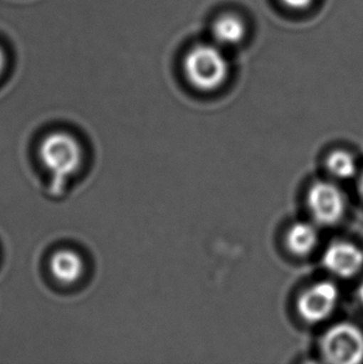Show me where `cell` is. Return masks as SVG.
I'll list each match as a JSON object with an SVG mask.
<instances>
[{"label": "cell", "mask_w": 363, "mask_h": 364, "mask_svg": "<svg viewBox=\"0 0 363 364\" xmlns=\"http://www.w3.org/2000/svg\"><path fill=\"white\" fill-rule=\"evenodd\" d=\"M325 269L341 279H351L363 269V251L352 242H331L322 256Z\"/></svg>", "instance_id": "cell-6"}, {"label": "cell", "mask_w": 363, "mask_h": 364, "mask_svg": "<svg viewBox=\"0 0 363 364\" xmlns=\"http://www.w3.org/2000/svg\"><path fill=\"white\" fill-rule=\"evenodd\" d=\"M325 360L334 364L363 362V332L349 322L330 327L320 342Z\"/></svg>", "instance_id": "cell-3"}, {"label": "cell", "mask_w": 363, "mask_h": 364, "mask_svg": "<svg viewBox=\"0 0 363 364\" xmlns=\"http://www.w3.org/2000/svg\"><path fill=\"white\" fill-rule=\"evenodd\" d=\"M340 292L331 281H320L310 286L298 299V312L302 320L309 323H319L332 315Z\"/></svg>", "instance_id": "cell-5"}, {"label": "cell", "mask_w": 363, "mask_h": 364, "mask_svg": "<svg viewBox=\"0 0 363 364\" xmlns=\"http://www.w3.org/2000/svg\"><path fill=\"white\" fill-rule=\"evenodd\" d=\"M40 161L51 176V193L59 196L83 163V148L70 133H50L39 148Z\"/></svg>", "instance_id": "cell-1"}, {"label": "cell", "mask_w": 363, "mask_h": 364, "mask_svg": "<svg viewBox=\"0 0 363 364\" xmlns=\"http://www.w3.org/2000/svg\"><path fill=\"white\" fill-rule=\"evenodd\" d=\"M326 167L335 178L349 179L357 172V163L352 154L344 151H336L330 154L326 161Z\"/></svg>", "instance_id": "cell-10"}, {"label": "cell", "mask_w": 363, "mask_h": 364, "mask_svg": "<svg viewBox=\"0 0 363 364\" xmlns=\"http://www.w3.org/2000/svg\"><path fill=\"white\" fill-rule=\"evenodd\" d=\"M306 203L315 224L330 227L344 218L346 198L341 189L331 182H317L310 187Z\"/></svg>", "instance_id": "cell-4"}, {"label": "cell", "mask_w": 363, "mask_h": 364, "mask_svg": "<svg viewBox=\"0 0 363 364\" xmlns=\"http://www.w3.org/2000/svg\"><path fill=\"white\" fill-rule=\"evenodd\" d=\"M49 267L54 279L61 284H74L84 274V260L76 251L61 249L50 257Z\"/></svg>", "instance_id": "cell-7"}, {"label": "cell", "mask_w": 363, "mask_h": 364, "mask_svg": "<svg viewBox=\"0 0 363 364\" xmlns=\"http://www.w3.org/2000/svg\"><path fill=\"white\" fill-rule=\"evenodd\" d=\"M246 34L244 21L236 15L219 16L211 26V35L216 44L223 46H236L241 44Z\"/></svg>", "instance_id": "cell-9"}, {"label": "cell", "mask_w": 363, "mask_h": 364, "mask_svg": "<svg viewBox=\"0 0 363 364\" xmlns=\"http://www.w3.org/2000/svg\"><path fill=\"white\" fill-rule=\"evenodd\" d=\"M5 66V56L3 50L0 49V74L3 73Z\"/></svg>", "instance_id": "cell-12"}, {"label": "cell", "mask_w": 363, "mask_h": 364, "mask_svg": "<svg viewBox=\"0 0 363 364\" xmlns=\"http://www.w3.org/2000/svg\"><path fill=\"white\" fill-rule=\"evenodd\" d=\"M184 73L196 89L214 91L228 79L229 64L218 46L201 44L186 54Z\"/></svg>", "instance_id": "cell-2"}, {"label": "cell", "mask_w": 363, "mask_h": 364, "mask_svg": "<svg viewBox=\"0 0 363 364\" xmlns=\"http://www.w3.org/2000/svg\"><path fill=\"white\" fill-rule=\"evenodd\" d=\"M319 244V230L316 224L307 222L295 223L286 232V246L298 256L309 255Z\"/></svg>", "instance_id": "cell-8"}, {"label": "cell", "mask_w": 363, "mask_h": 364, "mask_svg": "<svg viewBox=\"0 0 363 364\" xmlns=\"http://www.w3.org/2000/svg\"><path fill=\"white\" fill-rule=\"evenodd\" d=\"M359 192L361 194V197L363 198V172L359 178Z\"/></svg>", "instance_id": "cell-13"}, {"label": "cell", "mask_w": 363, "mask_h": 364, "mask_svg": "<svg viewBox=\"0 0 363 364\" xmlns=\"http://www.w3.org/2000/svg\"><path fill=\"white\" fill-rule=\"evenodd\" d=\"M357 295H359V299L361 302H362L363 305V280L361 284H359V291H357Z\"/></svg>", "instance_id": "cell-14"}, {"label": "cell", "mask_w": 363, "mask_h": 364, "mask_svg": "<svg viewBox=\"0 0 363 364\" xmlns=\"http://www.w3.org/2000/svg\"><path fill=\"white\" fill-rule=\"evenodd\" d=\"M288 8L294 10H304L314 3V0H281Z\"/></svg>", "instance_id": "cell-11"}]
</instances>
